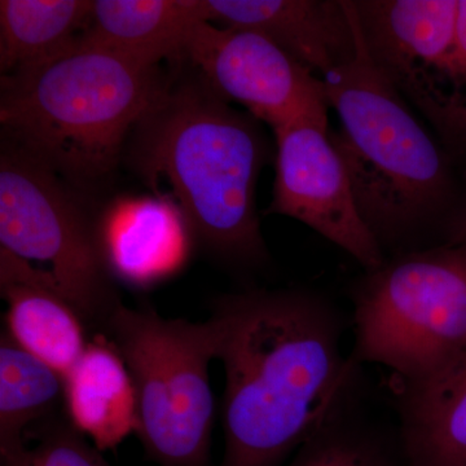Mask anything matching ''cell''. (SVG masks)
Instances as JSON below:
<instances>
[{
    "label": "cell",
    "mask_w": 466,
    "mask_h": 466,
    "mask_svg": "<svg viewBox=\"0 0 466 466\" xmlns=\"http://www.w3.org/2000/svg\"><path fill=\"white\" fill-rule=\"evenodd\" d=\"M208 319L225 370L220 466H283L363 367L343 352L351 320L297 288L225 294Z\"/></svg>",
    "instance_id": "obj_1"
},
{
    "label": "cell",
    "mask_w": 466,
    "mask_h": 466,
    "mask_svg": "<svg viewBox=\"0 0 466 466\" xmlns=\"http://www.w3.org/2000/svg\"><path fill=\"white\" fill-rule=\"evenodd\" d=\"M133 140L134 167L153 188L170 187L198 244L236 268L266 265L257 184L268 146L258 119L233 109L191 67L170 78Z\"/></svg>",
    "instance_id": "obj_2"
},
{
    "label": "cell",
    "mask_w": 466,
    "mask_h": 466,
    "mask_svg": "<svg viewBox=\"0 0 466 466\" xmlns=\"http://www.w3.org/2000/svg\"><path fill=\"white\" fill-rule=\"evenodd\" d=\"M357 29L355 60L321 81L341 122L329 139L359 213L385 256L453 244L456 187L449 158L373 66Z\"/></svg>",
    "instance_id": "obj_3"
},
{
    "label": "cell",
    "mask_w": 466,
    "mask_h": 466,
    "mask_svg": "<svg viewBox=\"0 0 466 466\" xmlns=\"http://www.w3.org/2000/svg\"><path fill=\"white\" fill-rule=\"evenodd\" d=\"M0 82L2 137L87 198L108 186L128 137L170 78L159 66L76 47Z\"/></svg>",
    "instance_id": "obj_4"
},
{
    "label": "cell",
    "mask_w": 466,
    "mask_h": 466,
    "mask_svg": "<svg viewBox=\"0 0 466 466\" xmlns=\"http://www.w3.org/2000/svg\"><path fill=\"white\" fill-rule=\"evenodd\" d=\"M350 352L392 382L426 381L466 354V245L386 257L352 285Z\"/></svg>",
    "instance_id": "obj_5"
},
{
    "label": "cell",
    "mask_w": 466,
    "mask_h": 466,
    "mask_svg": "<svg viewBox=\"0 0 466 466\" xmlns=\"http://www.w3.org/2000/svg\"><path fill=\"white\" fill-rule=\"evenodd\" d=\"M103 328L133 377L137 435L148 458L161 466H208L216 416L213 321L167 319L121 303Z\"/></svg>",
    "instance_id": "obj_6"
},
{
    "label": "cell",
    "mask_w": 466,
    "mask_h": 466,
    "mask_svg": "<svg viewBox=\"0 0 466 466\" xmlns=\"http://www.w3.org/2000/svg\"><path fill=\"white\" fill-rule=\"evenodd\" d=\"M86 196L7 137L0 142V248L51 266L86 323L104 327L119 305Z\"/></svg>",
    "instance_id": "obj_7"
},
{
    "label": "cell",
    "mask_w": 466,
    "mask_h": 466,
    "mask_svg": "<svg viewBox=\"0 0 466 466\" xmlns=\"http://www.w3.org/2000/svg\"><path fill=\"white\" fill-rule=\"evenodd\" d=\"M373 66L451 143L465 142L453 81L459 0H351Z\"/></svg>",
    "instance_id": "obj_8"
},
{
    "label": "cell",
    "mask_w": 466,
    "mask_h": 466,
    "mask_svg": "<svg viewBox=\"0 0 466 466\" xmlns=\"http://www.w3.org/2000/svg\"><path fill=\"white\" fill-rule=\"evenodd\" d=\"M182 61L220 99L240 104L272 131L299 122L329 126L320 76L259 34L200 21Z\"/></svg>",
    "instance_id": "obj_9"
},
{
    "label": "cell",
    "mask_w": 466,
    "mask_h": 466,
    "mask_svg": "<svg viewBox=\"0 0 466 466\" xmlns=\"http://www.w3.org/2000/svg\"><path fill=\"white\" fill-rule=\"evenodd\" d=\"M274 195L267 214L299 220L350 254L364 271L383 265L385 253L359 213L329 126L299 122L274 131Z\"/></svg>",
    "instance_id": "obj_10"
},
{
    "label": "cell",
    "mask_w": 466,
    "mask_h": 466,
    "mask_svg": "<svg viewBox=\"0 0 466 466\" xmlns=\"http://www.w3.org/2000/svg\"><path fill=\"white\" fill-rule=\"evenodd\" d=\"M202 5L208 23L259 34L320 78L358 55L351 0H202Z\"/></svg>",
    "instance_id": "obj_11"
},
{
    "label": "cell",
    "mask_w": 466,
    "mask_h": 466,
    "mask_svg": "<svg viewBox=\"0 0 466 466\" xmlns=\"http://www.w3.org/2000/svg\"><path fill=\"white\" fill-rule=\"evenodd\" d=\"M97 244L113 280L150 289L179 275L198 244L167 195L124 196L97 214Z\"/></svg>",
    "instance_id": "obj_12"
},
{
    "label": "cell",
    "mask_w": 466,
    "mask_h": 466,
    "mask_svg": "<svg viewBox=\"0 0 466 466\" xmlns=\"http://www.w3.org/2000/svg\"><path fill=\"white\" fill-rule=\"evenodd\" d=\"M0 294L7 303L5 332L66 375L87 348V323L54 275L0 248Z\"/></svg>",
    "instance_id": "obj_13"
},
{
    "label": "cell",
    "mask_w": 466,
    "mask_h": 466,
    "mask_svg": "<svg viewBox=\"0 0 466 466\" xmlns=\"http://www.w3.org/2000/svg\"><path fill=\"white\" fill-rule=\"evenodd\" d=\"M205 18L202 0H95L76 47L108 52L147 66L180 63L192 27Z\"/></svg>",
    "instance_id": "obj_14"
},
{
    "label": "cell",
    "mask_w": 466,
    "mask_h": 466,
    "mask_svg": "<svg viewBox=\"0 0 466 466\" xmlns=\"http://www.w3.org/2000/svg\"><path fill=\"white\" fill-rule=\"evenodd\" d=\"M63 410L67 422L101 452L137 433L133 377L106 334L88 341L84 354L64 375Z\"/></svg>",
    "instance_id": "obj_15"
},
{
    "label": "cell",
    "mask_w": 466,
    "mask_h": 466,
    "mask_svg": "<svg viewBox=\"0 0 466 466\" xmlns=\"http://www.w3.org/2000/svg\"><path fill=\"white\" fill-rule=\"evenodd\" d=\"M408 466H466V354L422 382L390 381Z\"/></svg>",
    "instance_id": "obj_16"
},
{
    "label": "cell",
    "mask_w": 466,
    "mask_h": 466,
    "mask_svg": "<svg viewBox=\"0 0 466 466\" xmlns=\"http://www.w3.org/2000/svg\"><path fill=\"white\" fill-rule=\"evenodd\" d=\"M288 466H408L397 422L385 421L370 407L363 367Z\"/></svg>",
    "instance_id": "obj_17"
},
{
    "label": "cell",
    "mask_w": 466,
    "mask_h": 466,
    "mask_svg": "<svg viewBox=\"0 0 466 466\" xmlns=\"http://www.w3.org/2000/svg\"><path fill=\"white\" fill-rule=\"evenodd\" d=\"M92 7L91 0H2V78L26 75L75 51Z\"/></svg>",
    "instance_id": "obj_18"
},
{
    "label": "cell",
    "mask_w": 466,
    "mask_h": 466,
    "mask_svg": "<svg viewBox=\"0 0 466 466\" xmlns=\"http://www.w3.org/2000/svg\"><path fill=\"white\" fill-rule=\"evenodd\" d=\"M64 376L20 348L3 330L0 339V458L26 444L36 425L48 421L63 404Z\"/></svg>",
    "instance_id": "obj_19"
},
{
    "label": "cell",
    "mask_w": 466,
    "mask_h": 466,
    "mask_svg": "<svg viewBox=\"0 0 466 466\" xmlns=\"http://www.w3.org/2000/svg\"><path fill=\"white\" fill-rule=\"evenodd\" d=\"M27 435L24 449L2 459V466H110L101 451L76 431L66 417H52Z\"/></svg>",
    "instance_id": "obj_20"
},
{
    "label": "cell",
    "mask_w": 466,
    "mask_h": 466,
    "mask_svg": "<svg viewBox=\"0 0 466 466\" xmlns=\"http://www.w3.org/2000/svg\"><path fill=\"white\" fill-rule=\"evenodd\" d=\"M453 81L458 92L460 109L466 113V0H459L456 17L455 45L451 56Z\"/></svg>",
    "instance_id": "obj_21"
},
{
    "label": "cell",
    "mask_w": 466,
    "mask_h": 466,
    "mask_svg": "<svg viewBox=\"0 0 466 466\" xmlns=\"http://www.w3.org/2000/svg\"><path fill=\"white\" fill-rule=\"evenodd\" d=\"M455 244L466 245V213L461 222H460L458 233H456Z\"/></svg>",
    "instance_id": "obj_22"
}]
</instances>
